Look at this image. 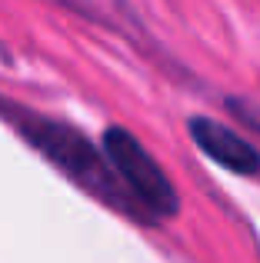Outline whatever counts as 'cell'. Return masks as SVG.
Returning a JSON list of instances; mask_svg holds the SVG:
<instances>
[{
    "label": "cell",
    "mask_w": 260,
    "mask_h": 263,
    "mask_svg": "<svg viewBox=\"0 0 260 263\" xmlns=\"http://www.w3.org/2000/svg\"><path fill=\"white\" fill-rule=\"evenodd\" d=\"M0 117L30 143L37 154H44L53 167L64 177H70L80 190H87L90 197H97L100 203L120 210L124 217L143 220V213L134 206V200L127 197V190L117 183L107 157L80 134L77 127L64 120H53V117H44L30 107H20V103L0 97Z\"/></svg>",
    "instance_id": "1"
},
{
    "label": "cell",
    "mask_w": 260,
    "mask_h": 263,
    "mask_svg": "<svg viewBox=\"0 0 260 263\" xmlns=\"http://www.w3.org/2000/svg\"><path fill=\"white\" fill-rule=\"evenodd\" d=\"M104 157L110 163L117 183L127 190L134 206L143 220H170L180 210V197L163 167L154 160L147 147L130 134L127 127H107L104 134Z\"/></svg>",
    "instance_id": "2"
},
{
    "label": "cell",
    "mask_w": 260,
    "mask_h": 263,
    "mask_svg": "<svg viewBox=\"0 0 260 263\" xmlns=\"http://www.w3.org/2000/svg\"><path fill=\"white\" fill-rule=\"evenodd\" d=\"M187 130H190V140L214 163H220L224 170H230L237 177H257L260 174V150L247 137L230 130L227 123L214 120V117H190Z\"/></svg>",
    "instance_id": "3"
},
{
    "label": "cell",
    "mask_w": 260,
    "mask_h": 263,
    "mask_svg": "<svg viewBox=\"0 0 260 263\" xmlns=\"http://www.w3.org/2000/svg\"><path fill=\"white\" fill-rule=\"evenodd\" d=\"M227 107H230V114L237 117L240 123H247L250 130L260 137V103L254 100H240V97H234V100H227Z\"/></svg>",
    "instance_id": "4"
}]
</instances>
